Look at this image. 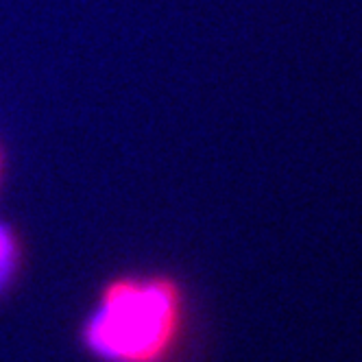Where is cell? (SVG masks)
Segmentation results:
<instances>
[{"mask_svg":"<svg viewBox=\"0 0 362 362\" xmlns=\"http://www.w3.org/2000/svg\"><path fill=\"white\" fill-rule=\"evenodd\" d=\"M92 362H188L197 315L188 284L168 269H120L98 281L76 323Z\"/></svg>","mask_w":362,"mask_h":362,"instance_id":"obj_1","label":"cell"},{"mask_svg":"<svg viewBox=\"0 0 362 362\" xmlns=\"http://www.w3.org/2000/svg\"><path fill=\"white\" fill-rule=\"evenodd\" d=\"M27 264V247L11 221L0 218V299H5Z\"/></svg>","mask_w":362,"mask_h":362,"instance_id":"obj_2","label":"cell"},{"mask_svg":"<svg viewBox=\"0 0 362 362\" xmlns=\"http://www.w3.org/2000/svg\"><path fill=\"white\" fill-rule=\"evenodd\" d=\"M3 177H5V151L0 146V186H3Z\"/></svg>","mask_w":362,"mask_h":362,"instance_id":"obj_3","label":"cell"}]
</instances>
